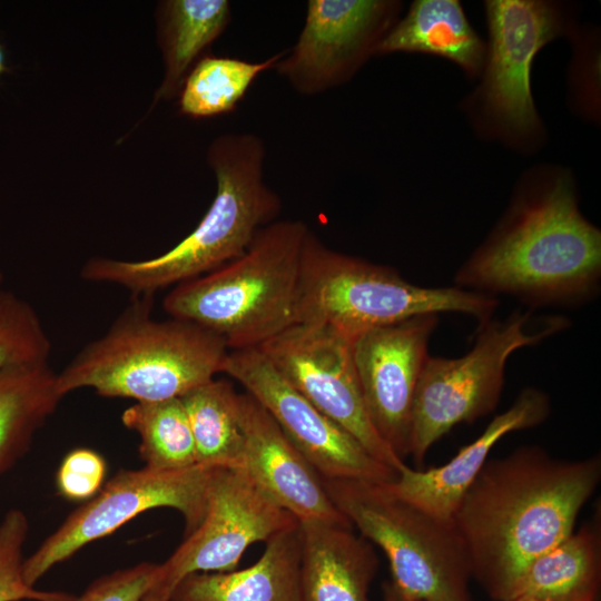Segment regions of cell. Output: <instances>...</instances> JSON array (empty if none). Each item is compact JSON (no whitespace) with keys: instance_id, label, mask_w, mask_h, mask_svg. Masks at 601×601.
<instances>
[{"instance_id":"cell-18","label":"cell","mask_w":601,"mask_h":601,"mask_svg":"<svg viewBox=\"0 0 601 601\" xmlns=\"http://www.w3.org/2000/svg\"><path fill=\"white\" fill-rule=\"evenodd\" d=\"M302 601H370L378 568L373 544L353 526L298 522Z\"/></svg>"},{"instance_id":"cell-7","label":"cell","mask_w":601,"mask_h":601,"mask_svg":"<svg viewBox=\"0 0 601 601\" xmlns=\"http://www.w3.org/2000/svg\"><path fill=\"white\" fill-rule=\"evenodd\" d=\"M323 483L359 535L384 552L391 581L401 592L422 601H473L470 559L453 521L396 496L386 482L323 479Z\"/></svg>"},{"instance_id":"cell-32","label":"cell","mask_w":601,"mask_h":601,"mask_svg":"<svg viewBox=\"0 0 601 601\" xmlns=\"http://www.w3.org/2000/svg\"><path fill=\"white\" fill-rule=\"evenodd\" d=\"M171 593L160 584H156L141 601H170Z\"/></svg>"},{"instance_id":"cell-35","label":"cell","mask_w":601,"mask_h":601,"mask_svg":"<svg viewBox=\"0 0 601 601\" xmlns=\"http://www.w3.org/2000/svg\"><path fill=\"white\" fill-rule=\"evenodd\" d=\"M2 280H3V274L0 272V288H1V285H2Z\"/></svg>"},{"instance_id":"cell-28","label":"cell","mask_w":601,"mask_h":601,"mask_svg":"<svg viewBox=\"0 0 601 601\" xmlns=\"http://www.w3.org/2000/svg\"><path fill=\"white\" fill-rule=\"evenodd\" d=\"M28 519L19 509L9 510L0 522V601H76L62 591L39 590L23 578V546Z\"/></svg>"},{"instance_id":"cell-34","label":"cell","mask_w":601,"mask_h":601,"mask_svg":"<svg viewBox=\"0 0 601 601\" xmlns=\"http://www.w3.org/2000/svg\"><path fill=\"white\" fill-rule=\"evenodd\" d=\"M6 70H7V65H6L4 50L2 46L0 45V77L4 73Z\"/></svg>"},{"instance_id":"cell-27","label":"cell","mask_w":601,"mask_h":601,"mask_svg":"<svg viewBox=\"0 0 601 601\" xmlns=\"http://www.w3.org/2000/svg\"><path fill=\"white\" fill-rule=\"evenodd\" d=\"M51 348L50 337L31 304L0 288V372L49 362Z\"/></svg>"},{"instance_id":"cell-19","label":"cell","mask_w":601,"mask_h":601,"mask_svg":"<svg viewBox=\"0 0 601 601\" xmlns=\"http://www.w3.org/2000/svg\"><path fill=\"white\" fill-rule=\"evenodd\" d=\"M171 599L179 601H302L298 524L266 542L260 558L242 570L195 573Z\"/></svg>"},{"instance_id":"cell-8","label":"cell","mask_w":601,"mask_h":601,"mask_svg":"<svg viewBox=\"0 0 601 601\" xmlns=\"http://www.w3.org/2000/svg\"><path fill=\"white\" fill-rule=\"evenodd\" d=\"M531 312L480 324L473 347L456 358L428 356L415 391L408 455L423 466L431 447L461 423L492 413L500 402L509 357L562 331L568 322L549 318L534 329Z\"/></svg>"},{"instance_id":"cell-26","label":"cell","mask_w":601,"mask_h":601,"mask_svg":"<svg viewBox=\"0 0 601 601\" xmlns=\"http://www.w3.org/2000/svg\"><path fill=\"white\" fill-rule=\"evenodd\" d=\"M121 422L140 436L139 455L152 470H181L197 464L189 421L180 397L136 402Z\"/></svg>"},{"instance_id":"cell-9","label":"cell","mask_w":601,"mask_h":601,"mask_svg":"<svg viewBox=\"0 0 601 601\" xmlns=\"http://www.w3.org/2000/svg\"><path fill=\"white\" fill-rule=\"evenodd\" d=\"M213 470L196 464L181 470L144 466L119 471L24 559L22 571L26 582L35 587L58 563L151 509L177 510L184 518V535H187L205 513Z\"/></svg>"},{"instance_id":"cell-10","label":"cell","mask_w":601,"mask_h":601,"mask_svg":"<svg viewBox=\"0 0 601 601\" xmlns=\"http://www.w3.org/2000/svg\"><path fill=\"white\" fill-rule=\"evenodd\" d=\"M489 30L476 98L482 116L505 140L524 142L541 130L531 92L534 57L565 31L555 4L536 0L486 1Z\"/></svg>"},{"instance_id":"cell-4","label":"cell","mask_w":601,"mask_h":601,"mask_svg":"<svg viewBox=\"0 0 601 601\" xmlns=\"http://www.w3.org/2000/svg\"><path fill=\"white\" fill-rule=\"evenodd\" d=\"M152 298L134 296L102 336L57 372L62 396L92 388L105 397L162 401L180 397L221 373L229 352L225 341L188 321L154 319Z\"/></svg>"},{"instance_id":"cell-21","label":"cell","mask_w":601,"mask_h":601,"mask_svg":"<svg viewBox=\"0 0 601 601\" xmlns=\"http://www.w3.org/2000/svg\"><path fill=\"white\" fill-rule=\"evenodd\" d=\"M227 0H168L158 11V41L165 73L155 101L179 95L194 62L229 26Z\"/></svg>"},{"instance_id":"cell-20","label":"cell","mask_w":601,"mask_h":601,"mask_svg":"<svg viewBox=\"0 0 601 601\" xmlns=\"http://www.w3.org/2000/svg\"><path fill=\"white\" fill-rule=\"evenodd\" d=\"M418 52L447 59L467 75L483 68L486 46L456 0H416L378 43L375 56Z\"/></svg>"},{"instance_id":"cell-12","label":"cell","mask_w":601,"mask_h":601,"mask_svg":"<svg viewBox=\"0 0 601 601\" xmlns=\"http://www.w3.org/2000/svg\"><path fill=\"white\" fill-rule=\"evenodd\" d=\"M297 524L244 469H214L203 519L160 563L158 584L173 594L191 574L236 570L252 544L266 543Z\"/></svg>"},{"instance_id":"cell-11","label":"cell","mask_w":601,"mask_h":601,"mask_svg":"<svg viewBox=\"0 0 601 601\" xmlns=\"http://www.w3.org/2000/svg\"><path fill=\"white\" fill-rule=\"evenodd\" d=\"M353 336L318 323H296L258 349L316 408L396 473L406 464L375 430L356 375Z\"/></svg>"},{"instance_id":"cell-15","label":"cell","mask_w":601,"mask_h":601,"mask_svg":"<svg viewBox=\"0 0 601 601\" xmlns=\"http://www.w3.org/2000/svg\"><path fill=\"white\" fill-rule=\"evenodd\" d=\"M437 324L439 315L426 314L353 337L354 366L370 418L403 461L408 456L416 386Z\"/></svg>"},{"instance_id":"cell-30","label":"cell","mask_w":601,"mask_h":601,"mask_svg":"<svg viewBox=\"0 0 601 601\" xmlns=\"http://www.w3.org/2000/svg\"><path fill=\"white\" fill-rule=\"evenodd\" d=\"M105 473V461L97 452L88 449L73 450L58 470V490L69 500L92 497L101 489Z\"/></svg>"},{"instance_id":"cell-5","label":"cell","mask_w":601,"mask_h":601,"mask_svg":"<svg viewBox=\"0 0 601 601\" xmlns=\"http://www.w3.org/2000/svg\"><path fill=\"white\" fill-rule=\"evenodd\" d=\"M308 233L299 219L266 225L239 257L174 286L164 311L220 336L229 351L259 348L295 324Z\"/></svg>"},{"instance_id":"cell-16","label":"cell","mask_w":601,"mask_h":601,"mask_svg":"<svg viewBox=\"0 0 601 601\" xmlns=\"http://www.w3.org/2000/svg\"><path fill=\"white\" fill-rule=\"evenodd\" d=\"M238 407L244 470L254 482L298 522L352 526L329 499L322 476L267 411L247 393H239Z\"/></svg>"},{"instance_id":"cell-33","label":"cell","mask_w":601,"mask_h":601,"mask_svg":"<svg viewBox=\"0 0 601 601\" xmlns=\"http://www.w3.org/2000/svg\"><path fill=\"white\" fill-rule=\"evenodd\" d=\"M512 601H554V600L543 599V598H539L534 595H519Z\"/></svg>"},{"instance_id":"cell-25","label":"cell","mask_w":601,"mask_h":601,"mask_svg":"<svg viewBox=\"0 0 601 601\" xmlns=\"http://www.w3.org/2000/svg\"><path fill=\"white\" fill-rule=\"evenodd\" d=\"M284 51L264 61L208 56L198 60L179 92V108L194 118L231 112L260 73L274 69Z\"/></svg>"},{"instance_id":"cell-13","label":"cell","mask_w":601,"mask_h":601,"mask_svg":"<svg viewBox=\"0 0 601 601\" xmlns=\"http://www.w3.org/2000/svg\"><path fill=\"white\" fill-rule=\"evenodd\" d=\"M392 0H309L302 31L274 69L302 96L347 83L398 20Z\"/></svg>"},{"instance_id":"cell-14","label":"cell","mask_w":601,"mask_h":601,"mask_svg":"<svg viewBox=\"0 0 601 601\" xmlns=\"http://www.w3.org/2000/svg\"><path fill=\"white\" fill-rule=\"evenodd\" d=\"M221 373L238 382L267 411L323 479L378 483L395 480L394 470L374 459L347 431L297 392L260 349L229 351Z\"/></svg>"},{"instance_id":"cell-36","label":"cell","mask_w":601,"mask_h":601,"mask_svg":"<svg viewBox=\"0 0 601 601\" xmlns=\"http://www.w3.org/2000/svg\"><path fill=\"white\" fill-rule=\"evenodd\" d=\"M170 601H179V600H175V599H171V598H170Z\"/></svg>"},{"instance_id":"cell-6","label":"cell","mask_w":601,"mask_h":601,"mask_svg":"<svg viewBox=\"0 0 601 601\" xmlns=\"http://www.w3.org/2000/svg\"><path fill=\"white\" fill-rule=\"evenodd\" d=\"M496 297L451 287H424L392 267L333 250L311 230L306 237L296 323H318L351 336L415 316L441 313L491 319Z\"/></svg>"},{"instance_id":"cell-23","label":"cell","mask_w":601,"mask_h":601,"mask_svg":"<svg viewBox=\"0 0 601 601\" xmlns=\"http://www.w3.org/2000/svg\"><path fill=\"white\" fill-rule=\"evenodd\" d=\"M600 575V518L594 516L531 563L520 582L516 597L597 601Z\"/></svg>"},{"instance_id":"cell-22","label":"cell","mask_w":601,"mask_h":601,"mask_svg":"<svg viewBox=\"0 0 601 601\" xmlns=\"http://www.w3.org/2000/svg\"><path fill=\"white\" fill-rule=\"evenodd\" d=\"M62 397L50 362L0 372V476L29 451Z\"/></svg>"},{"instance_id":"cell-3","label":"cell","mask_w":601,"mask_h":601,"mask_svg":"<svg viewBox=\"0 0 601 601\" xmlns=\"http://www.w3.org/2000/svg\"><path fill=\"white\" fill-rule=\"evenodd\" d=\"M265 142L255 134L216 137L207 150L216 194L195 229L168 252L149 259L92 257L82 266L81 277L121 286L132 297L154 295L239 257L282 210L279 196L265 181Z\"/></svg>"},{"instance_id":"cell-17","label":"cell","mask_w":601,"mask_h":601,"mask_svg":"<svg viewBox=\"0 0 601 601\" xmlns=\"http://www.w3.org/2000/svg\"><path fill=\"white\" fill-rule=\"evenodd\" d=\"M551 413L550 397L536 387H525L512 405L495 415L473 442L443 465L414 470L405 465L395 480L386 482L396 496L423 511L452 521L469 486L473 483L496 442L506 434L535 427Z\"/></svg>"},{"instance_id":"cell-1","label":"cell","mask_w":601,"mask_h":601,"mask_svg":"<svg viewBox=\"0 0 601 601\" xmlns=\"http://www.w3.org/2000/svg\"><path fill=\"white\" fill-rule=\"evenodd\" d=\"M601 481V456L560 460L538 445L487 460L453 516L472 578L512 601L528 568L569 536Z\"/></svg>"},{"instance_id":"cell-24","label":"cell","mask_w":601,"mask_h":601,"mask_svg":"<svg viewBox=\"0 0 601 601\" xmlns=\"http://www.w3.org/2000/svg\"><path fill=\"white\" fill-rule=\"evenodd\" d=\"M238 395L229 381L215 377L180 396L194 436L197 464L208 469H244Z\"/></svg>"},{"instance_id":"cell-31","label":"cell","mask_w":601,"mask_h":601,"mask_svg":"<svg viewBox=\"0 0 601 601\" xmlns=\"http://www.w3.org/2000/svg\"><path fill=\"white\" fill-rule=\"evenodd\" d=\"M383 601H422L413 599L401 592L392 581H386L383 585Z\"/></svg>"},{"instance_id":"cell-2","label":"cell","mask_w":601,"mask_h":601,"mask_svg":"<svg viewBox=\"0 0 601 601\" xmlns=\"http://www.w3.org/2000/svg\"><path fill=\"white\" fill-rule=\"evenodd\" d=\"M455 286L530 306H572L597 296L601 231L580 210L572 176L528 175L508 210L461 265Z\"/></svg>"},{"instance_id":"cell-29","label":"cell","mask_w":601,"mask_h":601,"mask_svg":"<svg viewBox=\"0 0 601 601\" xmlns=\"http://www.w3.org/2000/svg\"><path fill=\"white\" fill-rule=\"evenodd\" d=\"M160 564L141 562L95 580L76 601H141L160 581Z\"/></svg>"}]
</instances>
